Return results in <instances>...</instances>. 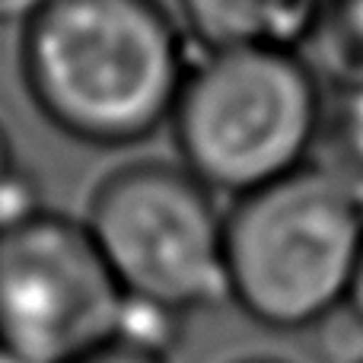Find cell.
Wrapping results in <instances>:
<instances>
[{
  "label": "cell",
  "instance_id": "cell-6",
  "mask_svg": "<svg viewBox=\"0 0 363 363\" xmlns=\"http://www.w3.org/2000/svg\"><path fill=\"white\" fill-rule=\"evenodd\" d=\"M172 13L198 55L294 48L313 26L315 0H172Z\"/></svg>",
  "mask_w": 363,
  "mask_h": 363
},
{
  "label": "cell",
  "instance_id": "cell-13",
  "mask_svg": "<svg viewBox=\"0 0 363 363\" xmlns=\"http://www.w3.org/2000/svg\"><path fill=\"white\" fill-rule=\"evenodd\" d=\"M360 363H363V360H360Z\"/></svg>",
  "mask_w": 363,
  "mask_h": 363
},
{
  "label": "cell",
  "instance_id": "cell-5",
  "mask_svg": "<svg viewBox=\"0 0 363 363\" xmlns=\"http://www.w3.org/2000/svg\"><path fill=\"white\" fill-rule=\"evenodd\" d=\"M125 294L86 223L32 204L0 220V354L74 363L112 341Z\"/></svg>",
  "mask_w": 363,
  "mask_h": 363
},
{
  "label": "cell",
  "instance_id": "cell-11",
  "mask_svg": "<svg viewBox=\"0 0 363 363\" xmlns=\"http://www.w3.org/2000/svg\"><path fill=\"white\" fill-rule=\"evenodd\" d=\"M239 363H284V360H274V357H249V360H239Z\"/></svg>",
  "mask_w": 363,
  "mask_h": 363
},
{
  "label": "cell",
  "instance_id": "cell-10",
  "mask_svg": "<svg viewBox=\"0 0 363 363\" xmlns=\"http://www.w3.org/2000/svg\"><path fill=\"white\" fill-rule=\"evenodd\" d=\"M345 309L351 313L354 325L363 332V249H360V258H357V268H354V281H351V290H347Z\"/></svg>",
  "mask_w": 363,
  "mask_h": 363
},
{
  "label": "cell",
  "instance_id": "cell-9",
  "mask_svg": "<svg viewBox=\"0 0 363 363\" xmlns=\"http://www.w3.org/2000/svg\"><path fill=\"white\" fill-rule=\"evenodd\" d=\"M74 363H169V357L150 351V347L131 345V341H125V338H112L102 347H96V351L83 354V357Z\"/></svg>",
  "mask_w": 363,
  "mask_h": 363
},
{
  "label": "cell",
  "instance_id": "cell-7",
  "mask_svg": "<svg viewBox=\"0 0 363 363\" xmlns=\"http://www.w3.org/2000/svg\"><path fill=\"white\" fill-rule=\"evenodd\" d=\"M309 166L363 204V83L338 86L335 96H325L322 134Z\"/></svg>",
  "mask_w": 363,
  "mask_h": 363
},
{
  "label": "cell",
  "instance_id": "cell-12",
  "mask_svg": "<svg viewBox=\"0 0 363 363\" xmlns=\"http://www.w3.org/2000/svg\"><path fill=\"white\" fill-rule=\"evenodd\" d=\"M0 363H16V360H10V357H4V354H0Z\"/></svg>",
  "mask_w": 363,
  "mask_h": 363
},
{
  "label": "cell",
  "instance_id": "cell-4",
  "mask_svg": "<svg viewBox=\"0 0 363 363\" xmlns=\"http://www.w3.org/2000/svg\"><path fill=\"white\" fill-rule=\"evenodd\" d=\"M83 223L128 303L176 319L226 303V211L176 160L112 169Z\"/></svg>",
  "mask_w": 363,
  "mask_h": 363
},
{
  "label": "cell",
  "instance_id": "cell-2",
  "mask_svg": "<svg viewBox=\"0 0 363 363\" xmlns=\"http://www.w3.org/2000/svg\"><path fill=\"white\" fill-rule=\"evenodd\" d=\"M325 118L319 74L296 48L204 51L169 118L176 163L233 201L313 163Z\"/></svg>",
  "mask_w": 363,
  "mask_h": 363
},
{
  "label": "cell",
  "instance_id": "cell-3",
  "mask_svg": "<svg viewBox=\"0 0 363 363\" xmlns=\"http://www.w3.org/2000/svg\"><path fill=\"white\" fill-rule=\"evenodd\" d=\"M360 249L363 204L306 166L226 207V303L271 332L325 325L345 309Z\"/></svg>",
  "mask_w": 363,
  "mask_h": 363
},
{
  "label": "cell",
  "instance_id": "cell-1",
  "mask_svg": "<svg viewBox=\"0 0 363 363\" xmlns=\"http://www.w3.org/2000/svg\"><path fill=\"white\" fill-rule=\"evenodd\" d=\"M188 45L163 0H42L19 23V80L55 131L118 150L169 128Z\"/></svg>",
  "mask_w": 363,
  "mask_h": 363
},
{
  "label": "cell",
  "instance_id": "cell-8",
  "mask_svg": "<svg viewBox=\"0 0 363 363\" xmlns=\"http://www.w3.org/2000/svg\"><path fill=\"white\" fill-rule=\"evenodd\" d=\"M13 194L19 198L16 150H13V140H10V134H6V128L0 125V220L32 207V201H13Z\"/></svg>",
  "mask_w": 363,
  "mask_h": 363
}]
</instances>
